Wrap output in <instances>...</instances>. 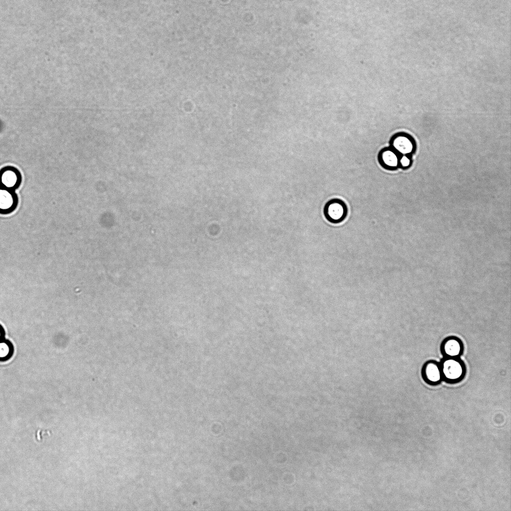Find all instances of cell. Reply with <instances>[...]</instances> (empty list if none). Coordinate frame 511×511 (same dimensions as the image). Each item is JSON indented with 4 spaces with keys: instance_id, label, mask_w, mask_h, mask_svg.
<instances>
[{
    "instance_id": "6da1fadb",
    "label": "cell",
    "mask_w": 511,
    "mask_h": 511,
    "mask_svg": "<svg viewBox=\"0 0 511 511\" xmlns=\"http://www.w3.org/2000/svg\"><path fill=\"white\" fill-rule=\"evenodd\" d=\"M442 379L449 383H456L464 377L466 368L459 357H444L440 363Z\"/></svg>"
},
{
    "instance_id": "7a4b0ae2",
    "label": "cell",
    "mask_w": 511,
    "mask_h": 511,
    "mask_svg": "<svg viewBox=\"0 0 511 511\" xmlns=\"http://www.w3.org/2000/svg\"><path fill=\"white\" fill-rule=\"evenodd\" d=\"M22 181L19 170L12 166H6L0 169V187L15 191Z\"/></svg>"
},
{
    "instance_id": "3957f363",
    "label": "cell",
    "mask_w": 511,
    "mask_h": 511,
    "mask_svg": "<svg viewBox=\"0 0 511 511\" xmlns=\"http://www.w3.org/2000/svg\"><path fill=\"white\" fill-rule=\"evenodd\" d=\"M324 214L327 220L332 223H338L344 220L347 209L341 200L335 199L328 201L325 205Z\"/></svg>"
},
{
    "instance_id": "277c9868",
    "label": "cell",
    "mask_w": 511,
    "mask_h": 511,
    "mask_svg": "<svg viewBox=\"0 0 511 511\" xmlns=\"http://www.w3.org/2000/svg\"><path fill=\"white\" fill-rule=\"evenodd\" d=\"M18 204L15 191L0 187V214L8 215L14 212Z\"/></svg>"
},
{
    "instance_id": "5b68a950",
    "label": "cell",
    "mask_w": 511,
    "mask_h": 511,
    "mask_svg": "<svg viewBox=\"0 0 511 511\" xmlns=\"http://www.w3.org/2000/svg\"><path fill=\"white\" fill-rule=\"evenodd\" d=\"M422 375L424 381L430 385L440 383L443 380L440 363L433 360L426 362L422 367Z\"/></svg>"
},
{
    "instance_id": "8992f818",
    "label": "cell",
    "mask_w": 511,
    "mask_h": 511,
    "mask_svg": "<svg viewBox=\"0 0 511 511\" xmlns=\"http://www.w3.org/2000/svg\"><path fill=\"white\" fill-rule=\"evenodd\" d=\"M441 351L444 357H459L462 354L463 344L459 338L448 337L443 341Z\"/></svg>"
},
{
    "instance_id": "52a82bcc",
    "label": "cell",
    "mask_w": 511,
    "mask_h": 511,
    "mask_svg": "<svg viewBox=\"0 0 511 511\" xmlns=\"http://www.w3.org/2000/svg\"><path fill=\"white\" fill-rule=\"evenodd\" d=\"M378 159L381 165L386 168H395L398 166V158L392 149L386 148L381 150Z\"/></svg>"
},
{
    "instance_id": "ba28073f",
    "label": "cell",
    "mask_w": 511,
    "mask_h": 511,
    "mask_svg": "<svg viewBox=\"0 0 511 511\" xmlns=\"http://www.w3.org/2000/svg\"><path fill=\"white\" fill-rule=\"evenodd\" d=\"M391 145L395 150L402 154H407L411 152L413 148L410 140L406 137L401 135L393 138Z\"/></svg>"
},
{
    "instance_id": "9c48e42d",
    "label": "cell",
    "mask_w": 511,
    "mask_h": 511,
    "mask_svg": "<svg viewBox=\"0 0 511 511\" xmlns=\"http://www.w3.org/2000/svg\"><path fill=\"white\" fill-rule=\"evenodd\" d=\"M13 353V346L10 341L4 338L0 340V361L9 359Z\"/></svg>"
},
{
    "instance_id": "30bf717a",
    "label": "cell",
    "mask_w": 511,
    "mask_h": 511,
    "mask_svg": "<svg viewBox=\"0 0 511 511\" xmlns=\"http://www.w3.org/2000/svg\"><path fill=\"white\" fill-rule=\"evenodd\" d=\"M400 163L403 167H407L410 164V160L406 156H403L400 160Z\"/></svg>"
},
{
    "instance_id": "8fae6325",
    "label": "cell",
    "mask_w": 511,
    "mask_h": 511,
    "mask_svg": "<svg viewBox=\"0 0 511 511\" xmlns=\"http://www.w3.org/2000/svg\"><path fill=\"white\" fill-rule=\"evenodd\" d=\"M4 338V330L2 326L0 324V340Z\"/></svg>"
}]
</instances>
